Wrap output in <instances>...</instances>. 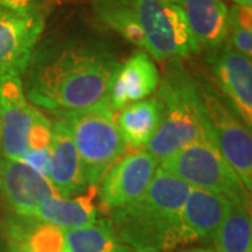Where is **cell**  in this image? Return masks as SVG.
<instances>
[{
  "instance_id": "obj_9",
  "label": "cell",
  "mask_w": 252,
  "mask_h": 252,
  "mask_svg": "<svg viewBox=\"0 0 252 252\" xmlns=\"http://www.w3.org/2000/svg\"><path fill=\"white\" fill-rule=\"evenodd\" d=\"M160 167V161L144 149L121 157L101 178L99 200L108 210L139 199Z\"/></svg>"
},
{
  "instance_id": "obj_21",
  "label": "cell",
  "mask_w": 252,
  "mask_h": 252,
  "mask_svg": "<svg viewBox=\"0 0 252 252\" xmlns=\"http://www.w3.org/2000/svg\"><path fill=\"white\" fill-rule=\"evenodd\" d=\"M94 11L102 24L146 52L142 30L127 0H95Z\"/></svg>"
},
{
  "instance_id": "obj_27",
  "label": "cell",
  "mask_w": 252,
  "mask_h": 252,
  "mask_svg": "<svg viewBox=\"0 0 252 252\" xmlns=\"http://www.w3.org/2000/svg\"><path fill=\"white\" fill-rule=\"evenodd\" d=\"M237 6H243V7H252V0H233Z\"/></svg>"
},
{
  "instance_id": "obj_15",
  "label": "cell",
  "mask_w": 252,
  "mask_h": 252,
  "mask_svg": "<svg viewBox=\"0 0 252 252\" xmlns=\"http://www.w3.org/2000/svg\"><path fill=\"white\" fill-rule=\"evenodd\" d=\"M48 180L61 198L77 196L89 185L84 178L83 164L72 136L59 119L52 122Z\"/></svg>"
},
{
  "instance_id": "obj_23",
  "label": "cell",
  "mask_w": 252,
  "mask_h": 252,
  "mask_svg": "<svg viewBox=\"0 0 252 252\" xmlns=\"http://www.w3.org/2000/svg\"><path fill=\"white\" fill-rule=\"evenodd\" d=\"M228 45L245 58L252 56V10L237 6L228 10Z\"/></svg>"
},
{
  "instance_id": "obj_17",
  "label": "cell",
  "mask_w": 252,
  "mask_h": 252,
  "mask_svg": "<svg viewBox=\"0 0 252 252\" xmlns=\"http://www.w3.org/2000/svg\"><path fill=\"white\" fill-rule=\"evenodd\" d=\"M97 196V185H89L83 193L73 198H48L38 206L34 219L56 225L63 231L94 224L99 220V209L95 203Z\"/></svg>"
},
{
  "instance_id": "obj_5",
  "label": "cell",
  "mask_w": 252,
  "mask_h": 252,
  "mask_svg": "<svg viewBox=\"0 0 252 252\" xmlns=\"http://www.w3.org/2000/svg\"><path fill=\"white\" fill-rule=\"evenodd\" d=\"M160 168L189 187L220 193L240 206L251 207L250 192L224 157L209 142H196L160 161Z\"/></svg>"
},
{
  "instance_id": "obj_2",
  "label": "cell",
  "mask_w": 252,
  "mask_h": 252,
  "mask_svg": "<svg viewBox=\"0 0 252 252\" xmlns=\"http://www.w3.org/2000/svg\"><path fill=\"white\" fill-rule=\"evenodd\" d=\"M189 188L158 167L140 198L111 210L109 223L133 252H171L185 245L181 210Z\"/></svg>"
},
{
  "instance_id": "obj_4",
  "label": "cell",
  "mask_w": 252,
  "mask_h": 252,
  "mask_svg": "<svg viewBox=\"0 0 252 252\" xmlns=\"http://www.w3.org/2000/svg\"><path fill=\"white\" fill-rule=\"evenodd\" d=\"M55 119H59L72 136L87 184H99L107 170L126 150L114 111L104 102L90 108L55 115Z\"/></svg>"
},
{
  "instance_id": "obj_22",
  "label": "cell",
  "mask_w": 252,
  "mask_h": 252,
  "mask_svg": "<svg viewBox=\"0 0 252 252\" xmlns=\"http://www.w3.org/2000/svg\"><path fill=\"white\" fill-rule=\"evenodd\" d=\"M52 142V122L38 109L34 108L31 129L28 133L27 152L20 158L35 170L39 175L48 178L49 156Z\"/></svg>"
},
{
  "instance_id": "obj_16",
  "label": "cell",
  "mask_w": 252,
  "mask_h": 252,
  "mask_svg": "<svg viewBox=\"0 0 252 252\" xmlns=\"http://www.w3.org/2000/svg\"><path fill=\"white\" fill-rule=\"evenodd\" d=\"M180 6L199 51L213 52L224 45L228 9L221 0H181Z\"/></svg>"
},
{
  "instance_id": "obj_19",
  "label": "cell",
  "mask_w": 252,
  "mask_h": 252,
  "mask_svg": "<svg viewBox=\"0 0 252 252\" xmlns=\"http://www.w3.org/2000/svg\"><path fill=\"white\" fill-rule=\"evenodd\" d=\"M64 252H133L115 233L109 220L64 231Z\"/></svg>"
},
{
  "instance_id": "obj_26",
  "label": "cell",
  "mask_w": 252,
  "mask_h": 252,
  "mask_svg": "<svg viewBox=\"0 0 252 252\" xmlns=\"http://www.w3.org/2000/svg\"><path fill=\"white\" fill-rule=\"evenodd\" d=\"M175 252H217L215 248H207V247H198V248H188V250H181Z\"/></svg>"
},
{
  "instance_id": "obj_13",
  "label": "cell",
  "mask_w": 252,
  "mask_h": 252,
  "mask_svg": "<svg viewBox=\"0 0 252 252\" xmlns=\"http://www.w3.org/2000/svg\"><path fill=\"white\" fill-rule=\"evenodd\" d=\"M160 73L152 56L137 51L121 63L112 77L107 104L114 112L126 105L149 98L160 84Z\"/></svg>"
},
{
  "instance_id": "obj_10",
  "label": "cell",
  "mask_w": 252,
  "mask_h": 252,
  "mask_svg": "<svg viewBox=\"0 0 252 252\" xmlns=\"http://www.w3.org/2000/svg\"><path fill=\"white\" fill-rule=\"evenodd\" d=\"M209 66L213 86L231 105L248 129L252 126V64L250 58L237 52L225 42L210 52Z\"/></svg>"
},
{
  "instance_id": "obj_14",
  "label": "cell",
  "mask_w": 252,
  "mask_h": 252,
  "mask_svg": "<svg viewBox=\"0 0 252 252\" xmlns=\"http://www.w3.org/2000/svg\"><path fill=\"white\" fill-rule=\"evenodd\" d=\"M230 205L231 202L220 193L190 187L181 210L184 243L212 244Z\"/></svg>"
},
{
  "instance_id": "obj_6",
  "label": "cell",
  "mask_w": 252,
  "mask_h": 252,
  "mask_svg": "<svg viewBox=\"0 0 252 252\" xmlns=\"http://www.w3.org/2000/svg\"><path fill=\"white\" fill-rule=\"evenodd\" d=\"M199 94L205 112L207 133L217 152L234 170L238 178L251 193L252 189V136L251 129L244 125L231 105L206 80L199 79Z\"/></svg>"
},
{
  "instance_id": "obj_29",
  "label": "cell",
  "mask_w": 252,
  "mask_h": 252,
  "mask_svg": "<svg viewBox=\"0 0 252 252\" xmlns=\"http://www.w3.org/2000/svg\"><path fill=\"white\" fill-rule=\"evenodd\" d=\"M0 161H1V154H0Z\"/></svg>"
},
{
  "instance_id": "obj_18",
  "label": "cell",
  "mask_w": 252,
  "mask_h": 252,
  "mask_svg": "<svg viewBox=\"0 0 252 252\" xmlns=\"http://www.w3.org/2000/svg\"><path fill=\"white\" fill-rule=\"evenodd\" d=\"M114 117L126 147L142 150L161 124L162 102L156 94L152 98L126 105Z\"/></svg>"
},
{
  "instance_id": "obj_25",
  "label": "cell",
  "mask_w": 252,
  "mask_h": 252,
  "mask_svg": "<svg viewBox=\"0 0 252 252\" xmlns=\"http://www.w3.org/2000/svg\"><path fill=\"white\" fill-rule=\"evenodd\" d=\"M38 1H44V0H0V7H4V9H26V7L36 6Z\"/></svg>"
},
{
  "instance_id": "obj_28",
  "label": "cell",
  "mask_w": 252,
  "mask_h": 252,
  "mask_svg": "<svg viewBox=\"0 0 252 252\" xmlns=\"http://www.w3.org/2000/svg\"><path fill=\"white\" fill-rule=\"evenodd\" d=\"M165 1H171V3H175V4H180L181 0H165Z\"/></svg>"
},
{
  "instance_id": "obj_3",
  "label": "cell",
  "mask_w": 252,
  "mask_h": 252,
  "mask_svg": "<svg viewBox=\"0 0 252 252\" xmlns=\"http://www.w3.org/2000/svg\"><path fill=\"white\" fill-rule=\"evenodd\" d=\"M162 119L157 132L144 147L158 161L196 142H210L198 83L180 63L170 66L158 84Z\"/></svg>"
},
{
  "instance_id": "obj_24",
  "label": "cell",
  "mask_w": 252,
  "mask_h": 252,
  "mask_svg": "<svg viewBox=\"0 0 252 252\" xmlns=\"http://www.w3.org/2000/svg\"><path fill=\"white\" fill-rule=\"evenodd\" d=\"M26 240L31 252H64V231L34 217L27 220Z\"/></svg>"
},
{
  "instance_id": "obj_12",
  "label": "cell",
  "mask_w": 252,
  "mask_h": 252,
  "mask_svg": "<svg viewBox=\"0 0 252 252\" xmlns=\"http://www.w3.org/2000/svg\"><path fill=\"white\" fill-rule=\"evenodd\" d=\"M0 195L3 203L14 217H34L38 206L58 192L48 178L21 160L0 161Z\"/></svg>"
},
{
  "instance_id": "obj_8",
  "label": "cell",
  "mask_w": 252,
  "mask_h": 252,
  "mask_svg": "<svg viewBox=\"0 0 252 252\" xmlns=\"http://www.w3.org/2000/svg\"><path fill=\"white\" fill-rule=\"evenodd\" d=\"M45 27L41 7H0V77L21 76L27 69Z\"/></svg>"
},
{
  "instance_id": "obj_20",
  "label": "cell",
  "mask_w": 252,
  "mask_h": 252,
  "mask_svg": "<svg viewBox=\"0 0 252 252\" xmlns=\"http://www.w3.org/2000/svg\"><path fill=\"white\" fill-rule=\"evenodd\" d=\"M217 252H252L251 212L233 203L212 240Z\"/></svg>"
},
{
  "instance_id": "obj_1",
  "label": "cell",
  "mask_w": 252,
  "mask_h": 252,
  "mask_svg": "<svg viewBox=\"0 0 252 252\" xmlns=\"http://www.w3.org/2000/svg\"><path fill=\"white\" fill-rule=\"evenodd\" d=\"M119 61L94 41H62L34 51L23 89L31 105L52 115L90 108L108 99Z\"/></svg>"
},
{
  "instance_id": "obj_7",
  "label": "cell",
  "mask_w": 252,
  "mask_h": 252,
  "mask_svg": "<svg viewBox=\"0 0 252 252\" xmlns=\"http://www.w3.org/2000/svg\"><path fill=\"white\" fill-rule=\"evenodd\" d=\"M144 38L146 52L157 61H181L199 52L180 4L165 0H127Z\"/></svg>"
},
{
  "instance_id": "obj_11",
  "label": "cell",
  "mask_w": 252,
  "mask_h": 252,
  "mask_svg": "<svg viewBox=\"0 0 252 252\" xmlns=\"http://www.w3.org/2000/svg\"><path fill=\"white\" fill-rule=\"evenodd\" d=\"M34 107L30 104L20 76L0 77V154L20 160L27 152Z\"/></svg>"
}]
</instances>
